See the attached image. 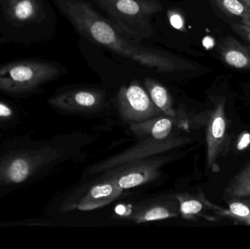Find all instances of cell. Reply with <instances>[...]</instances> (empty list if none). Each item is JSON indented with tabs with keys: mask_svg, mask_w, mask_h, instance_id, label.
Here are the masks:
<instances>
[{
	"mask_svg": "<svg viewBox=\"0 0 250 249\" xmlns=\"http://www.w3.org/2000/svg\"><path fill=\"white\" fill-rule=\"evenodd\" d=\"M62 8L78 32L90 42L114 54L160 73H173L194 68L174 54L148 48L104 17L86 0H63Z\"/></svg>",
	"mask_w": 250,
	"mask_h": 249,
	"instance_id": "cell-1",
	"label": "cell"
},
{
	"mask_svg": "<svg viewBox=\"0 0 250 249\" xmlns=\"http://www.w3.org/2000/svg\"><path fill=\"white\" fill-rule=\"evenodd\" d=\"M111 22L141 42L154 35L151 17L163 11L160 0H94Z\"/></svg>",
	"mask_w": 250,
	"mask_h": 249,
	"instance_id": "cell-2",
	"label": "cell"
},
{
	"mask_svg": "<svg viewBox=\"0 0 250 249\" xmlns=\"http://www.w3.org/2000/svg\"><path fill=\"white\" fill-rule=\"evenodd\" d=\"M117 102L123 116L134 122H144L157 118L162 112L138 82L123 86L117 95Z\"/></svg>",
	"mask_w": 250,
	"mask_h": 249,
	"instance_id": "cell-3",
	"label": "cell"
},
{
	"mask_svg": "<svg viewBox=\"0 0 250 249\" xmlns=\"http://www.w3.org/2000/svg\"><path fill=\"white\" fill-rule=\"evenodd\" d=\"M102 92L94 89H79L64 92L51 98L50 104L57 109L67 111H90L102 105Z\"/></svg>",
	"mask_w": 250,
	"mask_h": 249,
	"instance_id": "cell-4",
	"label": "cell"
},
{
	"mask_svg": "<svg viewBox=\"0 0 250 249\" xmlns=\"http://www.w3.org/2000/svg\"><path fill=\"white\" fill-rule=\"evenodd\" d=\"M122 191L114 178L94 186L81 200L79 209L89 211L104 207L117 198Z\"/></svg>",
	"mask_w": 250,
	"mask_h": 249,
	"instance_id": "cell-5",
	"label": "cell"
},
{
	"mask_svg": "<svg viewBox=\"0 0 250 249\" xmlns=\"http://www.w3.org/2000/svg\"><path fill=\"white\" fill-rule=\"evenodd\" d=\"M218 52L228 65L241 70H250V49L234 38L228 37L220 39Z\"/></svg>",
	"mask_w": 250,
	"mask_h": 249,
	"instance_id": "cell-6",
	"label": "cell"
},
{
	"mask_svg": "<svg viewBox=\"0 0 250 249\" xmlns=\"http://www.w3.org/2000/svg\"><path fill=\"white\" fill-rule=\"evenodd\" d=\"M157 173L154 165H140L126 170L114 178L120 188L127 190L146 184L155 178Z\"/></svg>",
	"mask_w": 250,
	"mask_h": 249,
	"instance_id": "cell-7",
	"label": "cell"
},
{
	"mask_svg": "<svg viewBox=\"0 0 250 249\" xmlns=\"http://www.w3.org/2000/svg\"><path fill=\"white\" fill-rule=\"evenodd\" d=\"M226 121L223 114V105L220 104L214 115L208 133V162H211L215 159L219 146L221 144L226 133Z\"/></svg>",
	"mask_w": 250,
	"mask_h": 249,
	"instance_id": "cell-8",
	"label": "cell"
},
{
	"mask_svg": "<svg viewBox=\"0 0 250 249\" xmlns=\"http://www.w3.org/2000/svg\"><path fill=\"white\" fill-rule=\"evenodd\" d=\"M144 83L150 98L157 108L169 116L174 117L176 115L172 107V97L167 89L152 78H146Z\"/></svg>",
	"mask_w": 250,
	"mask_h": 249,
	"instance_id": "cell-9",
	"label": "cell"
},
{
	"mask_svg": "<svg viewBox=\"0 0 250 249\" xmlns=\"http://www.w3.org/2000/svg\"><path fill=\"white\" fill-rule=\"evenodd\" d=\"M226 195L233 200L250 197V164L232 180L226 190Z\"/></svg>",
	"mask_w": 250,
	"mask_h": 249,
	"instance_id": "cell-10",
	"label": "cell"
},
{
	"mask_svg": "<svg viewBox=\"0 0 250 249\" xmlns=\"http://www.w3.org/2000/svg\"><path fill=\"white\" fill-rule=\"evenodd\" d=\"M226 13L240 17L244 23L250 25V6L241 0H214Z\"/></svg>",
	"mask_w": 250,
	"mask_h": 249,
	"instance_id": "cell-11",
	"label": "cell"
},
{
	"mask_svg": "<svg viewBox=\"0 0 250 249\" xmlns=\"http://www.w3.org/2000/svg\"><path fill=\"white\" fill-rule=\"evenodd\" d=\"M21 114L10 104L0 101V133L17 127Z\"/></svg>",
	"mask_w": 250,
	"mask_h": 249,
	"instance_id": "cell-12",
	"label": "cell"
},
{
	"mask_svg": "<svg viewBox=\"0 0 250 249\" xmlns=\"http://www.w3.org/2000/svg\"><path fill=\"white\" fill-rule=\"evenodd\" d=\"M151 123V134L157 140H164L168 137L173 127V119L167 117L157 118L154 122Z\"/></svg>",
	"mask_w": 250,
	"mask_h": 249,
	"instance_id": "cell-13",
	"label": "cell"
},
{
	"mask_svg": "<svg viewBox=\"0 0 250 249\" xmlns=\"http://www.w3.org/2000/svg\"><path fill=\"white\" fill-rule=\"evenodd\" d=\"M173 213L164 207H154L146 211L144 214L140 215L137 218V222H152V221L162 220L167 218L174 216Z\"/></svg>",
	"mask_w": 250,
	"mask_h": 249,
	"instance_id": "cell-14",
	"label": "cell"
},
{
	"mask_svg": "<svg viewBox=\"0 0 250 249\" xmlns=\"http://www.w3.org/2000/svg\"><path fill=\"white\" fill-rule=\"evenodd\" d=\"M202 210V203L195 199L184 200L181 203L180 211L184 216H193L198 214Z\"/></svg>",
	"mask_w": 250,
	"mask_h": 249,
	"instance_id": "cell-15",
	"label": "cell"
},
{
	"mask_svg": "<svg viewBox=\"0 0 250 249\" xmlns=\"http://www.w3.org/2000/svg\"><path fill=\"white\" fill-rule=\"evenodd\" d=\"M33 12V7L29 0H23L17 4L16 7V16L20 19L29 18Z\"/></svg>",
	"mask_w": 250,
	"mask_h": 249,
	"instance_id": "cell-16",
	"label": "cell"
},
{
	"mask_svg": "<svg viewBox=\"0 0 250 249\" xmlns=\"http://www.w3.org/2000/svg\"><path fill=\"white\" fill-rule=\"evenodd\" d=\"M168 19L170 24L174 29L179 31L185 30V19L180 13L176 10H169Z\"/></svg>",
	"mask_w": 250,
	"mask_h": 249,
	"instance_id": "cell-17",
	"label": "cell"
},
{
	"mask_svg": "<svg viewBox=\"0 0 250 249\" xmlns=\"http://www.w3.org/2000/svg\"><path fill=\"white\" fill-rule=\"evenodd\" d=\"M232 27L236 33L250 43V25L242 22L241 23H233Z\"/></svg>",
	"mask_w": 250,
	"mask_h": 249,
	"instance_id": "cell-18",
	"label": "cell"
},
{
	"mask_svg": "<svg viewBox=\"0 0 250 249\" xmlns=\"http://www.w3.org/2000/svg\"><path fill=\"white\" fill-rule=\"evenodd\" d=\"M250 143V134L249 133H244L239 140L237 145L238 150L242 151L246 149Z\"/></svg>",
	"mask_w": 250,
	"mask_h": 249,
	"instance_id": "cell-19",
	"label": "cell"
},
{
	"mask_svg": "<svg viewBox=\"0 0 250 249\" xmlns=\"http://www.w3.org/2000/svg\"><path fill=\"white\" fill-rule=\"evenodd\" d=\"M241 1H244V2L246 3L248 5L250 6V0H241Z\"/></svg>",
	"mask_w": 250,
	"mask_h": 249,
	"instance_id": "cell-20",
	"label": "cell"
},
{
	"mask_svg": "<svg viewBox=\"0 0 250 249\" xmlns=\"http://www.w3.org/2000/svg\"><path fill=\"white\" fill-rule=\"evenodd\" d=\"M0 226H5V222H1V218H0Z\"/></svg>",
	"mask_w": 250,
	"mask_h": 249,
	"instance_id": "cell-21",
	"label": "cell"
}]
</instances>
